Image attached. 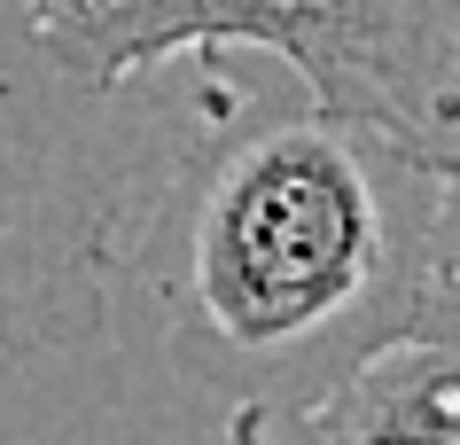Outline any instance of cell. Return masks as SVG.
Segmentation results:
<instances>
[{
	"label": "cell",
	"instance_id": "obj_1",
	"mask_svg": "<svg viewBox=\"0 0 460 445\" xmlns=\"http://www.w3.org/2000/svg\"><path fill=\"white\" fill-rule=\"evenodd\" d=\"M453 165L313 94L250 102L203 55L118 281L226 414L305 406L413 336H460Z\"/></svg>",
	"mask_w": 460,
	"mask_h": 445
},
{
	"label": "cell",
	"instance_id": "obj_2",
	"mask_svg": "<svg viewBox=\"0 0 460 445\" xmlns=\"http://www.w3.org/2000/svg\"><path fill=\"white\" fill-rule=\"evenodd\" d=\"M172 125L180 102L63 78L31 0H0V375L110 336L125 227Z\"/></svg>",
	"mask_w": 460,
	"mask_h": 445
},
{
	"label": "cell",
	"instance_id": "obj_3",
	"mask_svg": "<svg viewBox=\"0 0 460 445\" xmlns=\"http://www.w3.org/2000/svg\"><path fill=\"white\" fill-rule=\"evenodd\" d=\"M281 24L313 102L460 156V0H281Z\"/></svg>",
	"mask_w": 460,
	"mask_h": 445
},
{
	"label": "cell",
	"instance_id": "obj_4",
	"mask_svg": "<svg viewBox=\"0 0 460 445\" xmlns=\"http://www.w3.org/2000/svg\"><path fill=\"white\" fill-rule=\"evenodd\" d=\"M31 31L63 78L94 94H133L180 55L266 48L281 55V0H31Z\"/></svg>",
	"mask_w": 460,
	"mask_h": 445
},
{
	"label": "cell",
	"instance_id": "obj_5",
	"mask_svg": "<svg viewBox=\"0 0 460 445\" xmlns=\"http://www.w3.org/2000/svg\"><path fill=\"white\" fill-rule=\"evenodd\" d=\"M460 336H413L305 406L226 414L234 445H460Z\"/></svg>",
	"mask_w": 460,
	"mask_h": 445
}]
</instances>
